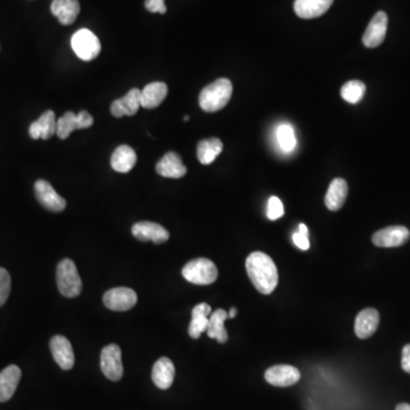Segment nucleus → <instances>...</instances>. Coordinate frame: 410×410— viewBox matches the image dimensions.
I'll list each match as a JSON object with an SVG mask.
<instances>
[{
    "instance_id": "27",
    "label": "nucleus",
    "mask_w": 410,
    "mask_h": 410,
    "mask_svg": "<svg viewBox=\"0 0 410 410\" xmlns=\"http://www.w3.org/2000/svg\"><path fill=\"white\" fill-rule=\"evenodd\" d=\"M227 318L228 312L224 309H218L211 313L208 330H206L210 339L216 340L219 343H226L228 341V333L225 328V322Z\"/></svg>"
},
{
    "instance_id": "2",
    "label": "nucleus",
    "mask_w": 410,
    "mask_h": 410,
    "mask_svg": "<svg viewBox=\"0 0 410 410\" xmlns=\"http://www.w3.org/2000/svg\"><path fill=\"white\" fill-rule=\"evenodd\" d=\"M233 95V85L231 80L218 79L206 85L199 94V106L203 111L214 113L220 111L227 105Z\"/></svg>"
},
{
    "instance_id": "20",
    "label": "nucleus",
    "mask_w": 410,
    "mask_h": 410,
    "mask_svg": "<svg viewBox=\"0 0 410 410\" xmlns=\"http://www.w3.org/2000/svg\"><path fill=\"white\" fill-rule=\"evenodd\" d=\"M22 372L16 364H11L0 373V402L9 401L14 396Z\"/></svg>"
},
{
    "instance_id": "11",
    "label": "nucleus",
    "mask_w": 410,
    "mask_h": 410,
    "mask_svg": "<svg viewBox=\"0 0 410 410\" xmlns=\"http://www.w3.org/2000/svg\"><path fill=\"white\" fill-rule=\"evenodd\" d=\"M34 194L40 204L47 210L61 212L66 206V201L57 194L47 180L39 179L34 184Z\"/></svg>"
},
{
    "instance_id": "4",
    "label": "nucleus",
    "mask_w": 410,
    "mask_h": 410,
    "mask_svg": "<svg viewBox=\"0 0 410 410\" xmlns=\"http://www.w3.org/2000/svg\"><path fill=\"white\" fill-rule=\"evenodd\" d=\"M182 276L195 285H210L218 278V269L211 260L197 258L186 263L182 268Z\"/></svg>"
},
{
    "instance_id": "34",
    "label": "nucleus",
    "mask_w": 410,
    "mask_h": 410,
    "mask_svg": "<svg viewBox=\"0 0 410 410\" xmlns=\"http://www.w3.org/2000/svg\"><path fill=\"white\" fill-rule=\"evenodd\" d=\"M294 244L300 248V250L307 251L310 248V243H309V236L302 235L299 231L293 233Z\"/></svg>"
},
{
    "instance_id": "5",
    "label": "nucleus",
    "mask_w": 410,
    "mask_h": 410,
    "mask_svg": "<svg viewBox=\"0 0 410 410\" xmlns=\"http://www.w3.org/2000/svg\"><path fill=\"white\" fill-rule=\"evenodd\" d=\"M71 46L75 55L85 62L95 60L102 49L100 40L88 28L75 32L72 36Z\"/></svg>"
},
{
    "instance_id": "6",
    "label": "nucleus",
    "mask_w": 410,
    "mask_h": 410,
    "mask_svg": "<svg viewBox=\"0 0 410 410\" xmlns=\"http://www.w3.org/2000/svg\"><path fill=\"white\" fill-rule=\"evenodd\" d=\"M93 123L94 117L87 111H81L78 114L66 112L57 120L56 135L60 140H66L74 130L90 128Z\"/></svg>"
},
{
    "instance_id": "13",
    "label": "nucleus",
    "mask_w": 410,
    "mask_h": 410,
    "mask_svg": "<svg viewBox=\"0 0 410 410\" xmlns=\"http://www.w3.org/2000/svg\"><path fill=\"white\" fill-rule=\"evenodd\" d=\"M132 235L142 242H153L154 244H163L169 239V231L155 222L140 221L132 226Z\"/></svg>"
},
{
    "instance_id": "9",
    "label": "nucleus",
    "mask_w": 410,
    "mask_h": 410,
    "mask_svg": "<svg viewBox=\"0 0 410 410\" xmlns=\"http://www.w3.org/2000/svg\"><path fill=\"white\" fill-rule=\"evenodd\" d=\"M410 231L404 226H391L376 231L372 237L374 245L379 248H398L409 241Z\"/></svg>"
},
{
    "instance_id": "3",
    "label": "nucleus",
    "mask_w": 410,
    "mask_h": 410,
    "mask_svg": "<svg viewBox=\"0 0 410 410\" xmlns=\"http://www.w3.org/2000/svg\"><path fill=\"white\" fill-rule=\"evenodd\" d=\"M57 286L62 295L75 298L81 293L83 282L78 273L77 266L72 260L64 259L57 266Z\"/></svg>"
},
{
    "instance_id": "28",
    "label": "nucleus",
    "mask_w": 410,
    "mask_h": 410,
    "mask_svg": "<svg viewBox=\"0 0 410 410\" xmlns=\"http://www.w3.org/2000/svg\"><path fill=\"white\" fill-rule=\"evenodd\" d=\"M224 149L222 142L218 138L203 140L197 145V159L202 164L208 165L219 157Z\"/></svg>"
},
{
    "instance_id": "18",
    "label": "nucleus",
    "mask_w": 410,
    "mask_h": 410,
    "mask_svg": "<svg viewBox=\"0 0 410 410\" xmlns=\"http://www.w3.org/2000/svg\"><path fill=\"white\" fill-rule=\"evenodd\" d=\"M56 117H55L54 111H46L45 113L41 114V117L31 123L30 128H28V135L31 137L32 140H49L51 137L56 134Z\"/></svg>"
},
{
    "instance_id": "12",
    "label": "nucleus",
    "mask_w": 410,
    "mask_h": 410,
    "mask_svg": "<svg viewBox=\"0 0 410 410\" xmlns=\"http://www.w3.org/2000/svg\"><path fill=\"white\" fill-rule=\"evenodd\" d=\"M387 23H389V20H387V15L385 14L384 11H379L374 15L367 28H366V31H364V37H362V43L366 47L375 48L384 41L385 36H387Z\"/></svg>"
},
{
    "instance_id": "26",
    "label": "nucleus",
    "mask_w": 410,
    "mask_h": 410,
    "mask_svg": "<svg viewBox=\"0 0 410 410\" xmlns=\"http://www.w3.org/2000/svg\"><path fill=\"white\" fill-rule=\"evenodd\" d=\"M347 182L342 178H336L330 182L328 187L327 193L325 196V204L327 206L328 210L339 211L345 205V199L347 197Z\"/></svg>"
},
{
    "instance_id": "35",
    "label": "nucleus",
    "mask_w": 410,
    "mask_h": 410,
    "mask_svg": "<svg viewBox=\"0 0 410 410\" xmlns=\"http://www.w3.org/2000/svg\"><path fill=\"white\" fill-rule=\"evenodd\" d=\"M401 367L406 373L410 374V345L402 349Z\"/></svg>"
},
{
    "instance_id": "31",
    "label": "nucleus",
    "mask_w": 410,
    "mask_h": 410,
    "mask_svg": "<svg viewBox=\"0 0 410 410\" xmlns=\"http://www.w3.org/2000/svg\"><path fill=\"white\" fill-rule=\"evenodd\" d=\"M284 205L277 196H271L268 201L267 216L269 220H277L284 216Z\"/></svg>"
},
{
    "instance_id": "14",
    "label": "nucleus",
    "mask_w": 410,
    "mask_h": 410,
    "mask_svg": "<svg viewBox=\"0 0 410 410\" xmlns=\"http://www.w3.org/2000/svg\"><path fill=\"white\" fill-rule=\"evenodd\" d=\"M51 354L62 369L70 370L74 366V352L65 336L55 335L51 340Z\"/></svg>"
},
{
    "instance_id": "1",
    "label": "nucleus",
    "mask_w": 410,
    "mask_h": 410,
    "mask_svg": "<svg viewBox=\"0 0 410 410\" xmlns=\"http://www.w3.org/2000/svg\"><path fill=\"white\" fill-rule=\"evenodd\" d=\"M251 282L262 294L273 293L278 284V270L270 256L263 252H253L245 261Z\"/></svg>"
},
{
    "instance_id": "7",
    "label": "nucleus",
    "mask_w": 410,
    "mask_h": 410,
    "mask_svg": "<svg viewBox=\"0 0 410 410\" xmlns=\"http://www.w3.org/2000/svg\"><path fill=\"white\" fill-rule=\"evenodd\" d=\"M122 354L117 345H106L100 353V368L108 379L117 382L123 375Z\"/></svg>"
},
{
    "instance_id": "17",
    "label": "nucleus",
    "mask_w": 410,
    "mask_h": 410,
    "mask_svg": "<svg viewBox=\"0 0 410 410\" xmlns=\"http://www.w3.org/2000/svg\"><path fill=\"white\" fill-rule=\"evenodd\" d=\"M157 172L164 178L179 179L187 174V168L176 152H169L157 162Z\"/></svg>"
},
{
    "instance_id": "37",
    "label": "nucleus",
    "mask_w": 410,
    "mask_h": 410,
    "mask_svg": "<svg viewBox=\"0 0 410 410\" xmlns=\"http://www.w3.org/2000/svg\"><path fill=\"white\" fill-rule=\"evenodd\" d=\"M396 410H410L409 404H399L396 406Z\"/></svg>"
},
{
    "instance_id": "30",
    "label": "nucleus",
    "mask_w": 410,
    "mask_h": 410,
    "mask_svg": "<svg viewBox=\"0 0 410 410\" xmlns=\"http://www.w3.org/2000/svg\"><path fill=\"white\" fill-rule=\"evenodd\" d=\"M277 140L284 152L293 151L296 145L295 134L293 127L290 125H282L277 130Z\"/></svg>"
},
{
    "instance_id": "25",
    "label": "nucleus",
    "mask_w": 410,
    "mask_h": 410,
    "mask_svg": "<svg viewBox=\"0 0 410 410\" xmlns=\"http://www.w3.org/2000/svg\"><path fill=\"white\" fill-rule=\"evenodd\" d=\"M137 162L136 152L129 145H121L113 152L111 167L120 174H127L134 169Z\"/></svg>"
},
{
    "instance_id": "22",
    "label": "nucleus",
    "mask_w": 410,
    "mask_h": 410,
    "mask_svg": "<svg viewBox=\"0 0 410 410\" xmlns=\"http://www.w3.org/2000/svg\"><path fill=\"white\" fill-rule=\"evenodd\" d=\"M51 11L63 26H70L77 20L80 13L78 0H53Z\"/></svg>"
},
{
    "instance_id": "10",
    "label": "nucleus",
    "mask_w": 410,
    "mask_h": 410,
    "mask_svg": "<svg viewBox=\"0 0 410 410\" xmlns=\"http://www.w3.org/2000/svg\"><path fill=\"white\" fill-rule=\"evenodd\" d=\"M266 381L273 387H288L296 384L301 379L298 368L290 364H276L268 368L265 373Z\"/></svg>"
},
{
    "instance_id": "24",
    "label": "nucleus",
    "mask_w": 410,
    "mask_h": 410,
    "mask_svg": "<svg viewBox=\"0 0 410 410\" xmlns=\"http://www.w3.org/2000/svg\"><path fill=\"white\" fill-rule=\"evenodd\" d=\"M212 309L208 303H199L191 311V320L188 328V334L193 339H199L201 334L208 330L209 318H210Z\"/></svg>"
},
{
    "instance_id": "32",
    "label": "nucleus",
    "mask_w": 410,
    "mask_h": 410,
    "mask_svg": "<svg viewBox=\"0 0 410 410\" xmlns=\"http://www.w3.org/2000/svg\"><path fill=\"white\" fill-rule=\"evenodd\" d=\"M11 293V276L9 271L0 268V307L5 305Z\"/></svg>"
},
{
    "instance_id": "38",
    "label": "nucleus",
    "mask_w": 410,
    "mask_h": 410,
    "mask_svg": "<svg viewBox=\"0 0 410 410\" xmlns=\"http://www.w3.org/2000/svg\"><path fill=\"white\" fill-rule=\"evenodd\" d=\"M237 310L235 308H231V311L228 313V317L229 318H233V317L236 316Z\"/></svg>"
},
{
    "instance_id": "16",
    "label": "nucleus",
    "mask_w": 410,
    "mask_h": 410,
    "mask_svg": "<svg viewBox=\"0 0 410 410\" xmlns=\"http://www.w3.org/2000/svg\"><path fill=\"white\" fill-rule=\"evenodd\" d=\"M379 325V311L367 308L358 313L354 322V333L359 339L366 340L375 333Z\"/></svg>"
},
{
    "instance_id": "23",
    "label": "nucleus",
    "mask_w": 410,
    "mask_h": 410,
    "mask_svg": "<svg viewBox=\"0 0 410 410\" xmlns=\"http://www.w3.org/2000/svg\"><path fill=\"white\" fill-rule=\"evenodd\" d=\"M168 95V85L165 83L155 81V83H148L145 88L140 90V100H142V107L157 108L162 104L165 97Z\"/></svg>"
},
{
    "instance_id": "33",
    "label": "nucleus",
    "mask_w": 410,
    "mask_h": 410,
    "mask_svg": "<svg viewBox=\"0 0 410 410\" xmlns=\"http://www.w3.org/2000/svg\"><path fill=\"white\" fill-rule=\"evenodd\" d=\"M145 7L151 13L164 14L165 11H167L164 0H145Z\"/></svg>"
},
{
    "instance_id": "15",
    "label": "nucleus",
    "mask_w": 410,
    "mask_h": 410,
    "mask_svg": "<svg viewBox=\"0 0 410 410\" xmlns=\"http://www.w3.org/2000/svg\"><path fill=\"white\" fill-rule=\"evenodd\" d=\"M142 107L140 90L138 88L131 89L128 94L114 100L111 105V113L113 117H132Z\"/></svg>"
},
{
    "instance_id": "21",
    "label": "nucleus",
    "mask_w": 410,
    "mask_h": 410,
    "mask_svg": "<svg viewBox=\"0 0 410 410\" xmlns=\"http://www.w3.org/2000/svg\"><path fill=\"white\" fill-rule=\"evenodd\" d=\"M333 3L334 0H295L294 11L301 19H316L324 15Z\"/></svg>"
},
{
    "instance_id": "29",
    "label": "nucleus",
    "mask_w": 410,
    "mask_h": 410,
    "mask_svg": "<svg viewBox=\"0 0 410 410\" xmlns=\"http://www.w3.org/2000/svg\"><path fill=\"white\" fill-rule=\"evenodd\" d=\"M366 93V85L359 80H351L341 88V96L345 102L357 104L362 100Z\"/></svg>"
},
{
    "instance_id": "8",
    "label": "nucleus",
    "mask_w": 410,
    "mask_h": 410,
    "mask_svg": "<svg viewBox=\"0 0 410 410\" xmlns=\"http://www.w3.org/2000/svg\"><path fill=\"white\" fill-rule=\"evenodd\" d=\"M137 300L136 292L129 288H112L102 296L104 305L112 311L130 310L136 305Z\"/></svg>"
},
{
    "instance_id": "39",
    "label": "nucleus",
    "mask_w": 410,
    "mask_h": 410,
    "mask_svg": "<svg viewBox=\"0 0 410 410\" xmlns=\"http://www.w3.org/2000/svg\"><path fill=\"white\" fill-rule=\"evenodd\" d=\"M188 120H189V117H188V115H186V117H184V121H188Z\"/></svg>"
},
{
    "instance_id": "19",
    "label": "nucleus",
    "mask_w": 410,
    "mask_h": 410,
    "mask_svg": "<svg viewBox=\"0 0 410 410\" xmlns=\"http://www.w3.org/2000/svg\"><path fill=\"white\" fill-rule=\"evenodd\" d=\"M174 374H176V369H174V362L167 357H162L154 364L153 369H152V379H153L154 384L157 385L159 389L167 390L174 383Z\"/></svg>"
},
{
    "instance_id": "36",
    "label": "nucleus",
    "mask_w": 410,
    "mask_h": 410,
    "mask_svg": "<svg viewBox=\"0 0 410 410\" xmlns=\"http://www.w3.org/2000/svg\"><path fill=\"white\" fill-rule=\"evenodd\" d=\"M299 231L300 233H302V235L309 236V231H308L307 226H305V224H301V225L299 226V231Z\"/></svg>"
}]
</instances>
